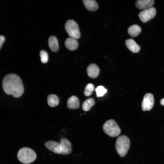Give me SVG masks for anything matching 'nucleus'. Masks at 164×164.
<instances>
[{
	"label": "nucleus",
	"instance_id": "obj_20",
	"mask_svg": "<svg viewBox=\"0 0 164 164\" xmlns=\"http://www.w3.org/2000/svg\"><path fill=\"white\" fill-rule=\"evenodd\" d=\"M94 86L93 84L89 83L87 84L85 88L84 94L86 96H89L91 95L94 90Z\"/></svg>",
	"mask_w": 164,
	"mask_h": 164
},
{
	"label": "nucleus",
	"instance_id": "obj_19",
	"mask_svg": "<svg viewBox=\"0 0 164 164\" xmlns=\"http://www.w3.org/2000/svg\"><path fill=\"white\" fill-rule=\"evenodd\" d=\"M95 104L94 100L92 98H89L86 100L83 103L82 108L83 110L87 111Z\"/></svg>",
	"mask_w": 164,
	"mask_h": 164
},
{
	"label": "nucleus",
	"instance_id": "obj_9",
	"mask_svg": "<svg viewBox=\"0 0 164 164\" xmlns=\"http://www.w3.org/2000/svg\"><path fill=\"white\" fill-rule=\"evenodd\" d=\"M60 143L61 146V154L68 155L71 153L72 145L67 139L65 138H61L60 140Z\"/></svg>",
	"mask_w": 164,
	"mask_h": 164
},
{
	"label": "nucleus",
	"instance_id": "obj_3",
	"mask_svg": "<svg viewBox=\"0 0 164 164\" xmlns=\"http://www.w3.org/2000/svg\"><path fill=\"white\" fill-rule=\"evenodd\" d=\"M130 140L128 137L125 135H121L116 139L115 148L116 151L121 157L125 156L129 149Z\"/></svg>",
	"mask_w": 164,
	"mask_h": 164
},
{
	"label": "nucleus",
	"instance_id": "obj_16",
	"mask_svg": "<svg viewBox=\"0 0 164 164\" xmlns=\"http://www.w3.org/2000/svg\"><path fill=\"white\" fill-rule=\"evenodd\" d=\"M48 44L50 50L53 52H57L59 50L58 42L57 38L54 36H51L49 38Z\"/></svg>",
	"mask_w": 164,
	"mask_h": 164
},
{
	"label": "nucleus",
	"instance_id": "obj_15",
	"mask_svg": "<svg viewBox=\"0 0 164 164\" xmlns=\"http://www.w3.org/2000/svg\"><path fill=\"white\" fill-rule=\"evenodd\" d=\"M83 1L86 8L89 11H94L98 9V5L94 0H84Z\"/></svg>",
	"mask_w": 164,
	"mask_h": 164
},
{
	"label": "nucleus",
	"instance_id": "obj_4",
	"mask_svg": "<svg viewBox=\"0 0 164 164\" xmlns=\"http://www.w3.org/2000/svg\"><path fill=\"white\" fill-rule=\"evenodd\" d=\"M103 128L105 133L111 137H116L119 136L121 130L116 121L113 119H110L104 124Z\"/></svg>",
	"mask_w": 164,
	"mask_h": 164
},
{
	"label": "nucleus",
	"instance_id": "obj_8",
	"mask_svg": "<svg viewBox=\"0 0 164 164\" xmlns=\"http://www.w3.org/2000/svg\"><path fill=\"white\" fill-rule=\"evenodd\" d=\"M45 147L50 151L57 154H61V146L60 143L53 141H48L45 143Z\"/></svg>",
	"mask_w": 164,
	"mask_h": 164
},
{
	"label": "nucleus",
	"instance_id": "obj_2",
	"mask_svg": "<svg viewBox=\"0 0 164 164\" xmlns=\"http://www.w3.org/2000/svg\"><path fill=\"white\" fill-rule=\"evenodd\" d=\"M17 158L21 162L25 164L30 163L36 159V155L32 149L26 147L21 149L18 152Z\"/></svg>",
	"mask_w": 164,
	"mask_h": 164
},
{
	"label": "nucleus",
	"instance_id": "obj_6",
	"mask_svg": "<svg viewBox=\"0 0 164 164\" xmlns=\"http://www.w3.org/2000/svg\"><path fill=\"white\" fill-rule=\"evenodd\" d=\"M156 10L154 7L144 10L140 12L138 15L140 20L143 22H146L156 15Z\"/></svg>",
	"mask_w": 164,
	"mask_h": 164
},
{
	"label": "nucleus",
	"instance_id": "obj_17",
	"mask_svg": "<svg viewBox=\"0 0 164 164\" xmlns=\"http://www.w3.org/2000/svg\"><path fill=\"white\" fill-rule=\"evenodd\" d=\"M141 31L140 27L137 25H132L128 29L129 34L132 37H136L138 36Z\"/></svg>",
	"mask_w": 164,
	"mask_h": 164
},
{
	"label": "nucleus",
	"instance_id": "obj_1",
	"mask_svg": "<svg viewBox=\"0 0 164 164\" xmlns=\"http://www.w3.org/2000/svg\"><path fill=\"white\" fill-rule=\"evenodd\" d=\"M2 86L6 94L11 95L15 98L21 97L24 92L22 81L20 77L15 74L6 75L3 79Z\"/></svg>",
	"mask_w": 164,
	"mask_h": 164
},
{
	"label": "nucleus",
	"instance_id": "obj_13",
	"mask_svg": "<svg viewBox=\"0 0 164 164\" xmlns=\"http://www.w3.org/2000/svg\"><path fill=\"white\" fill-rule=\"evenodd\" d=\"M65 45L66 48L70 50H75L78 46V43L76 39L70 37L66 39Z\"/></svg>",
	"mask_w": 164,
	"mask_h": 164
},
{
	"label": "nucleus",
	"instance_id": "obj_14",
	"mask_svg": "<svg viewBox=\"0 0 164 164\" xmlns=\"http://www.w3.org/2000/svg\"><path fill=\"white\" fill-rule=\"evenodd\" d=\"M80 102L78 98L75 96H72L68 100L67 107L70 109H76L79 108Z\"/></svg>",
	"mask_w": 164,
	"mask_h": 164
},
{
	"label": "nucleus",
	"instance_id": "obj_18",
	"mask_svg": "<svg viewBox=\"0 0 164 164\" xmlns=\"http://www.w3.org/2000/svg\"><path fill=\"white\" fill-rule=\"evenodd\" d=\"M47 102L50 106L51 107H55L59 104V98L55 94H50L48 96Z\"/></svg>",
	"mask_w": 164,
	"mask_h": 164
},
{
	"label": "nucleus",
	"instance_id": "obj_11",
	"mask_svg": "<svg viewBox=\"0 0 164 164\" xmlns=\"http://www.w3.org/2000/svg\"><path fill=\"white\" fill-rule=\"evenodd\" d=\"M154 3L153 0H138L136 1L135 5L139 9L145 10L152 7Z\"/></svg>",
	"mask_w": 164,
	"mask_h": 164
},
{
	"label": "nucleus",
	"instance_id": "obj_5",
	"mask_svg": "<svg viewBox=\"0 0 164 164\" xmlns=\"http://www.w3.org/2000/svg\"><path fill=\"white\" fill-rule=\"evenodd\" d=\"M65 28L70 37L76 39L80 38V34L78 26L74 20L72 19L68 20L65 24Z\"/></svg>",
	"mask_w": 164,
	"mask_h": 164
},
{
	"label": "nucleus",
	"instance_id": "obj_7",
	"mask_svg": "<svg viewBox=\"0 0 164 164\" xmlns=\"http://www.w3.org/2000/svg\"><path fill=\"white\" fill-rule=\"evenodd\" d=\"M154 102L153 95L151 93H147L144 96L142 101V108L143 111H149L153 107Z\"/></svg>",
	"mask_w": 164,
	"mask_h": 164
},
{
	"label": "nucleus",
	"instance_id": "obj_12",
	"mask_svg": "<svg viewBox=\"0 0 164 164\" xmlns=\"http://www.w3.org/2000/svg\"><path fill=\"white\" fill-rule=\"evenodd\" d=\"M125 43L127 47L133 53H137L140 50V46L132 39L127 40Z\"/></svg>",
	"mask_w": 164,
	"mask_h": 164
},
{
	"label": "nucleus",
	"instance_id": "obj_23",
	"mask_svg": "<svg viewBox=\"0 0 164 164\" xmlns=\"http://www.w3.org/2000/svg\"><path fill=\"white\" fill-rule=\"evenodd\" d=\"M5 38L4 36L2 35L0 36V49L5 41Z\"/></svg>",
	"mask_w": 164,
	"mask_h": 164
},
{
	"label": "nucleus",
	"instance_id": "obj_21",
	"mask_svg": "<svg viewBox=\"0 0 164 164\" xmlns=\"http://www.w3.org/2000/svg\"><path fill=\"white\" fill-rule=\"evenodd\" d=\"M97 97H100L104 95L107 92V90L103 86H99L95 89Z\"/></svg>",
	"mask_w": 164,
	"mask_h": 164
},
{
	"label": "nucleus",
	"instance_id": "obj_10",
	"mask_svg": "<svg viewBox=\"0 0 164 164\" xmlns=\"http://www.w3.org/2000/svg\"><path fill=\"white\" fill-rule=\"evenodd\" d=\"M87 71L89 77L91 78H95L98 76L100 70L97 65L92 63L88 66L87 68Z\"/></svg>",
	"mask_w": 164,
	"mask_h": 164
},
{
	"label": "nucleus",
	"instance_id": "obj_22",
	"mask_svg": "<svg viewBox=\"0 0 164 164\" xmlns=\"http://www.w3.org/2000/svg\"><path fill=\"white\" fill-rule=\"evenodd\" d=\"M41 60L43 63H46L48 62V56L47 53L44 50H41L40 52Z\"/></svg>",
	"mask_w": 164,
	"mask_h": 164
},
{
	"label": "nucleus",
	"instance_id": "obj_24",
	"mask_svg": "<svg viewBox=\"0 0 164 164\" xmlns=\"http://www.w3.org/2000/svg\"><path fill=\"white\" fill-rule=\"evenodd\" d=\"M160 103L162 105H164V98L162 99L160 101Z\"/></svg>",
	"mask_w": 164,
	"mask_h": 164
}]
</instances>
